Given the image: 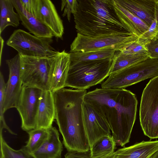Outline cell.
Segmentation results:
<instances>
[{
	"label": "cell",
	"instance_id": "cell-1",
	"mask_svg": "<svg viewBox=\"0 0 158 158\" xmlns=\"http://www.w3.org/2000/svg\"><path fill=\"white\" fill-rule=\"evenodd\" d=\"M83 100L107 122L116 144L129 142L137 111L134 94L125 89L96 88L87 92Z\"/></svg>",
	"mask_w": 158,
	"mask_h": 158
},
{
	"label": "cell",
	"instance_id": "cell-2",
	"mask_svg": "<svg viewBox=\"0 0 158 158\" xmlns=\"http://www.w3.org/2000/svg\"><path fill=\"white\" fill-rule=\"evenodd\" d=\"M53 93L55 119L68 152H85L90 146L84 126L83 110L86 90L65 88Z\"/></svg>",
	"mask_w": 158,
	"mask_h": 158
},
{
	"label": "cell",
	"instance_id": "cell-3",
	"mask_svg": "<svg viewBox=\"0 0 158 158\" xmlns=\"http://www.w3.org/2000/svg\"><path fill=\"white\" fill-rule=\"evenodd\" d=\"M77 1V11L73 15L78 33L90 37L110 34L133 35L119 21L112 0Z\"/></svg>",
	"mask_w": 158,
	"mask_h": 158
},
{
	"label": "cell",
	"instance_id": "cell-4",
	"mask_svg": "<svg viewBox=\"0 0 158 158\" xmlns=\"http://www.w3.org/2000/svg\"><path fill=\"white\" fill-rule=\"evenodd\" d=\"M113 59L70 63L65 87L86 90L109 75Z\"/></svg>",
	"mask_w": 158,
	"mask_h": 158
},
{
	"label": "cell",
	"instance_id": "cell-5",
	"mask_svg": "<svg viewBox=\"0 0 158 158\" xmlns=\"http://www.w3.org/2000/svg\"><path fill=\"white\" fill-rule=\"evenodd\" d=\"M158 76V59L149 58L110 75L101 88L124 89L145 79Z\"/></svg>",
	"mask_w": 158,
	"mask_h": 158
},
{
	"label": "cell",
	"instance_id": "cell-6",
	"mask_svg": "<svg viewBox=\"0 0 158 158\" xmlns=\"http://www.w3.org/2000/svg\"><path fill=\"white\" fill-rule=\"evenodd\" d=\"M139 115L144 135L150 139L158 138V76L152 78L143 91Z\"/></svg>",
	"mask_w": 158,
	"mask_h": 158
},
{
	"label": "cell",
	"instance_id": "cell-7",
	"mask_svg": "<svg viewBox=\"0 0 158 158\" xmlns=\"http://www.w3.org/2000/svg\"><path fill=\"white\" fill-rule=\"evenodd\" d=\"M52 39L37 37L21 29L15 30L6 42L7 45L20 55L39 57H48L56 51L51 46Z\"/></svg>",
	"mask_w": 158,
	"mask_h": 158
},
{
	"label": "cell",
	"instance_id": "cell-8",
	"mask_svg": "<svg viewBox=\"0 0 158 158\" xmlns=\"http://www.w3.org/2000/svg\"><path fill=\"white\" fill-rule=\"evenodd\" d=\"M137 36L110 34L90 37L77 33L70 46V52H84L103 49L120 51L136 41Z\"/></svg>",
	"mask_w": 158,
	"mask_h": 158
},
{
	"label": "cell",
	"instance_id": "cell-9",
	"mask_svg": "<svg viewBox=\"0 0 158 158\" xmlns=\"http://www.w3.org/2000/svg\"><path fill=\"white\" fill-rule=\"evenodd\" d=\"M20 56L21 78L23 85L42 90H50V66L48 57Z\"/></svg>",
	"mask_w": 158,
	"mask_h": 158
},
{
	"label": "cell",
	"instance_id": "cell-10",
	"mask_svg": "<svg viewBox=\"0 0 158 158\" xmlns=\"http://www.w3.org/2000/svg\"><path fill=\"white\" fill-rule=\"evenodd\" d=\"M43 90L23 85L16 108L21 121V128L27 132L36 128L39 104Z\"/></svg>",
	"mask_w": 158,
	"mask_h": 158
},
{
	"label": "cell",
	"instance_id": "cell-11",
	"mask_svg": "<svg viewBox=\"0 0 158 158\" xmlns=\"http://www.w3.org/2000/svg\"><path fill=\"white\" fill-rule=\"evenodd\" d=\"M6 61L9 69V75L5 89L4 113L10 108H16L23 85L21 78L19 54L18 53Z\"/></svg>",
	"mask_w": 158,
	"mask_h": 158
},
{
	"label": "cell",
	"instance_id": "cell-12",
	"mask_svg": "<svg viewBox=\"0 0 158 158\" xmlns=\"http://www.w3.org/2000/svg\"><path fill=\"white\" fill-rule=\"evenodd\" d=\"M34 16L48 28L54 37L62 38L64 30L63 22L51 1L35 0Z\"/></svg>",
	"mask_w": 158,
	"mask_h": 158
},
{
	"label": "cell",
	"instance_id": "cell-13",
	"mask_svg": "<svg viewBox=\"0 0 158 158\" xmlns=\"http://www.w3.org/2000/svg\"><path fill=\"white\" fill-rule=\"evenodd\" d=\"M83 110L84 126L90 148L101 138L110 135V129L106 119L84 102Z\"/></svg>",
	"mask_w": 158,
	"mask_h": 158
},
{
	"label": "cell",
	"instance_id": "cell-14",
	"mask_svg": "<svg viewBox=\"0 0 158 158\" xmlns=\"http://www.w3.org/2000/svg\"><path fill=\"white\" fill-rule=\"evenodd\" d=\"M48 59L50 66V90L53 92L65 87L70 63V54L64 50L61 52L57 51Z\"/></svg>",
	"mask_w": 158,
	"mask_h": 158
},
{
	"label": "cell",
	"instance_id": "cell-15",
	"mask_svg": "<svg viewBox=\"0 0 158 158\" xmlns=\"http://www.w3.org/2000/svg\"><path fill=\"white\" fill-rule=\"evenodd\" d=\"M11 1L19 16L22 24L29 31L30 33L40 38L52 39L54 37L52 31L48 28L23 9L19 0H11Z\"/></svg>",
	"mask_w": 158,
	"mask_h": 158
},
{
	"label": "cell",
	"instance_id": "cell-16",
	"mask_svg": "<svg viewBox=\"0 0 158 158\" xmlns=\"http://www.w3.org/2000/svg\"><path fill=\"white\" fill-rule=\"evenodd\" d=\"M56 115L53 93L50 90H43L39 107L36 128H50L55 119Z\"/></svg>",
	"mask_w": 158,
	"mask_h": 158
},
{
	"label": "cell",
	"instance_id": "cell-17",
	"mask_svg": "<svg viewBox=\"0 0 158 158\" xmlns=\"http://www.w3.org/2000/svg\"><path fill=\"white\" fill-rule=\"evenodd\" d=\"M112 1L118 17L129 32L139 37L148 30L149 27L141 19L120 4L116 0Z\"/></svg>",
	"mask_w": 158,
	"mask_h": 158
},
{
	"label": "cell",
	"instance_id": "cell-18",
	"mask_svg": "<svg viewBox=\"0 0 158 158\" xmlns=\"http://www.w3.org/2000/svg\"><path fill=\"white\" fill-rule=\"evenodd\" d=\"M149 27L154 19L155 0H116Z\"/></svg>",
	"mask_w": 158,
	"mask_h": 158
},
{
	"label": "cell",
	"instance_id": "cell-19",
	"mask_svg": "<svg viewBox=\"0 0 158 158\" xmlns=\"http://www.w3.org/2000/svg\"><path fill=\"white\" fill-rule=\"evenodd\" d=\"M158 151V140L143 141L114 152L113 158H149Z\"/></svg>",
	"mask_w": 158,
	"mask_h": 158
},
{
	"label": "cell",
	"instance_id": "cell-20",
	"mask_svg": "<svg viewBox=\"0 0 158 158\" xmlns=\"http://www.w3.org/2000/svg\"><path fill=\"white\" fill-rule=\"evenodd\" d=\"M63 150V146L59 139L58 131L52 126L49 128L48 138L32 153L36 158H61Z\"/></svg>",
	"mask_w": 158,
	"mask_h": 158
},
{
	"label": "cell",
	"instance_id": "cell-21",
	"mask_svg": "<svg viewBox=\"0 0 158 158\" xmlns=\"http://www.w3.org/2000/svg\"><path fill=\"white\" fill-rule=\"evenodd\" d=\"M0 34L7 27H17L20 21L18 14L14 10L11 0H0Z\"/></svg>",
	"mask_w": 158,
	"mask_h": 158
},
{
	"label": "cell",
	"instance_id": "cell-22",
	"mask_svg": "<svg viewBox=\"0 0 158 158\" xmlns=\"http://www.w3.org/2000/svg\"><path fill=\"white\" fill-rule=\"evenodd\" d=\"M117 51L114 49H103L84 52H70L71 63L113 58Z\"/></svg>",
	"mask_w": 158,
	"mask_h": 158
},
{
	"label": "cell",
	"instance_id": "cell-23",
	"mask_svg": "<svg viewBox=\"0 0 158 158\" xmlns=\"http://www.w3.org/2000/svg\"><path fill=\"white\" fill-rule=\"evenodd\" d=\"M116 144L112 136H104L96 141L90 148L92 158H100L114 153Z\"/></svg>",
	"mask_w": 158,
	"mask_h": 158
},
{
	"label": "cell",
	"instance_id": "cell-24",
	"mask_svg": "<svg viewBox=\"0 0 158 158\" xmlns=\"http://www.w3.org/2000/svg\"><path fill=\"white\" fill-rule=\"evenodd\" d=\"M148 54L132 56L117 51L113 59L109 75L124 68L148 58Z\"/></svg>",
	"mask_w": 158,
	"mask_h": 158
},
{
	"label": "cell",
	"instance_id": "cell-25",
	"mask_svg": "<svg viewBox=\"0 0 158 158\" xmlns=\"http://www.w3.org/2000/svg\"><path fill=\"white\" fill-rule=\"evenodd\" d=\"M27 132L29 139L23 147L27 151L32 153L38 149L48 138L49 129L36 128Z\"/></svg>",
	"mask_w": 158,
	"mask_h": 158
},
{
	"label": "cell",
	"instance_id": "cell-26",
	"mask_svg": "<svg viewBox=\"0 0 158 158\" xmlns=\"http://www.w3.org/2000/svg\"><path fill=\"white\" fill-rule=\"evenodd\" d=\"M0 158H36L32 153L26 151L23 148L15 150L10 147L6 142L0 132Z\"/></svg>",
	"mask_w": 158,
	"mask_h": 158
},
{
	"label": "cell",
	"instance_id": "cell-27",
	"mask_svg": "<svg viewBox=\"0 0 158 158\" xmlns=\"http://www.w3.org/2000/svg\"><path fill=\"white\" fill-rule=\"evenodd\" d=\"M158 38V0H155L154 20L148 30L138 38L146 44Z\"/></svg>",
	"mask_w": 158,
	"mask_h": 158
},
{
	"label": "cell",
	"instance_id": "cell-28",
	"mask_svg": "<svg viewBox=\"0 0 158 158\" xmlns=\"http://www.w3.org/2000/svg\"><path fill=\"white\" fill-rule=\"evenodd\" d=\"M146 44L138 38L134 42L126 47L120 52L126 55L138 56L148 54Z\"/></svg>",
	"mask_w": 158,
	"mask_h": 158
},
{
	"label": "cell",
	"instance_id": "cell-29",
	"mask_svg": "<svg viewBox=\"0 0 158 158\" xmlns=\"http://www.w3.org/2000/svg\"><path fill=\"white\" fill-rule=\"evenodd\" d=\"M6 83H5L3 75L0 73V129H6L10 134L16 135L7 125L4 119L3 112V104L5 96Z\"/></svg>",
	"mask_w": 158,
	"mask_h": 158
},
{
	"label": "cell",
	"instance_id": "cell-30",
	"mask_svg": "<svg viewBox=\"0 0 158 158\" xmlns=\"http://www.w3.org/2000/svg\"><path fill=\"white\" fill-rule=\"evenodd\" d=\"M77 0H62L61 10V11L64 10L63 17L66 16L68 21L70 22L71 14L73 15L77 12Z\"/></svg>",
	"mask_w": 158,
	"mask_h": 158
},
{
	"label": "cell",
	"instance_id": "cell-31",
	"mask_svg": "<svg viewBox=\"0 0 158 158\" xmlns=\"http://www.w3.org/2000/svg\"><path fill=\"white\" fill-rule=\"evenodd\" d=\"M146 47L149 58L158 59V38L148 41Z\"/></svg>",
	"mask_w": 158,
	"mask_h": 158
},
{
	"label": "cell",
	"instance_id": "cell-32",
	"mask_svg": "<svg viewBox=\"0 0 158 158\" xmlns=\"http://www.w3.org/2000/svg\"><path fill=\"white\" fill-rule=\"evenodd\" d=\"M114 153L109 156L100 158H113ZM64 158H92L90 156L89 150L85 152H68L64 155Z\"/></svg>",
	"mask_w": 158,
	"mask_h": 158
},
{
	"label": "cell",
	"instance_id": "cell-33",
	"mask_svg": "<svg viewBox=\"0 0 158 158\" xmlns=\"http://www.w3.org/2000/svg\"><path fill=\"white\" fill-rule=\"evenodd\" d=\"M23 9L34 16L35 0H19Z\"/></svg>",
	"mask_w": 158,
	"mask_h": 158
},
{
	"label": "cell",
	"instance_id": "cell-34",
	"mask_svg": "<svg viewBox=\"0 0 158 158\" xmlns=\"http://www.w3.org/2000/svg\"><path fill=\"white\" fill-rule=\"evenodd\" d=\"M0 42H1V62L0 64H1V55H2V50L3 46V43H4V40L3 38L1 36H0Z\"/></svg>",
	"mask_w": 158,
	"mask_h": 158
},
{
	"label": "cell",
	"instance_id": "cell-35",
	"mask_svg": "<svg viewBox=\"0 0 158 158\" xmlns=\"http://www.w3.org/2000/svg\"><path fill=\"white\" fill-rule=\"evenodd\" d=\"M149 158H158V151L152 154Z\"/></svg>",
	"mask_w": 158,
	"mask_h": 158
}]
</instances>
